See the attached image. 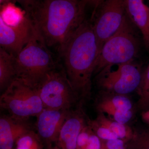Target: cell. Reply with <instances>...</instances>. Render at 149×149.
I'll use <instances>...</instances> for the list:
<instances>
[{
  "label": "cell",
  "instance_id": "1",
  "mask_svg": "<svg viewBox=\"0 0 149 149\" xmlns=\"http://www.w3.org/2000/svg\"><path fill=\"white\" fill-rule=\"evenodd\" d=\"M100 49L91 20L85 19L67 41L60 54L72 89L80 102L91 95L94 74Z\"/></svg>",
  "mask_w": 149,
  "mask_h": 149
},
{
  "label": "cell",
  "instance_id": "2",
  "mask_svg": "<svg viewBox=\"0 0 149 149\" xmlns=\"http://www.w3.org/2000/svg\"><path fill=\"white\" fill-rule=\"evenodd\" d=\"M85 0H39L28 16L47 46L60 53L85 19Z\"/></svg>",
  "mask_w": 149,
  "mask_h": 149
},
{
  "label": "cell",
  "instance_id": "3",
  "mask_svg": "<svg viewBox=\"0 0 149 149\" xmlns=\"http://www.w3.org/2000/svg\"><path fill=\"white\" fill-rule=\"evenodd\" d=\"M48 47L34 26L28 42L15 56L16 78L36 89L46 74L56 66Z\"/></svg>",
  "mask_w": 149,
  "mask_h": 149
},
{
  "label": "cell",
  "instance_id": "4",
  "mask_svg": "<svg viewBox=\"0 0 149 149\" xmlns=\"http://www.w3.org/2000/svg\"><path fill=\"white\" fill-rule=\"evenodd\" d=\"M136 33L135 25L126 15L117 32L103 45L94 73L110 70L114 65L134 61L140 48V41Z\"/></svg>",
  "mask_w": 149,
  "mask_h": 149
},
{
  "label": "cell",
  "instance_id": "5",
  "mask_svg": "<svg viewBox=\"0 0 149 149\" xmlns=\"http://www.w3.org/2000/svg\"><path fill=\"white\" fill-rule=\"evenodd\" d=\"M0 106L11 116L22 120L37 116L45 109L36 89L17 78L3 92Z\"/></svg>",
  "mask_w": 149,
  "mask_h": 149
},
{
  "label": "cell",
  "instance_id": "6",
  "mask_svg": "<svg viewBox=\"0 0 149 149\" xmlns=\"http://www.w3.org/2000/svg\"><path fill=\"white\" fill-rule=\"evenodd\" d=\"M45 109L70 110L79 100L72 89L65 70H50L36 88Z\"/></svg>",
  "mask_w": 149,
  "mask_h": 149
},
{
  "label": "cell",
  "instance_id": "7",
  "mask_svg": "<svg viewBox=\"0 0 149 149\" xmlns=\"http://www.w3.org/2000/svg\"><path fill=\"white\" fill-rule=\"evenodd\" d=\"M142 77L141 70L133 61L118 65L116 70L99 73L97 83L106 93L125 95L139 88Z\"/></svg>",
  "mask_w": 149,
  "mask_h": 149
},
{
  "label": "cell",
  "instance_id": "8",
  "mask_svg": "<svg viewBox=\"0 0 149 149\" xmlns=\"http://www.w3.org/2000/svg\"><path fill=\"white\" fill-rule=\"evenodd\" d=\"M125 0H104L91 19L100 51L105 42L117 32L126 17Z\"/></svg>",
  "mask_w": 149,
  "mask_h": 149
},
{
  "label": "cell",
  "instance_id": "9",
  "mask_svg": "<svg viewBox=\"0 0 149 149\" xmlns=\"http://www.w3.org/2000/svg\"><path fill=\"white\" fill-rule=\"evenodd\" d=\"M33 28L32 20L27 15L21 23L13 26L6 24L0 18L1 48L15 56L28 42Z\"/></svg>",
  "mask_w": 149,
  "mask_h": 149
},
{
  "label": "cell",
  "instance_id": "10",
  "mask_svg": "<svg viewBox=\"0 0 149 149\" xmlns=\"http://www.w3.org/2000/svg\"><path fill=\"white\" fill-rule=\"evenodd\" d=\"M70 110L44 109L37 116V133L47 149H52Z\"/></svg>",
  "mask_w": 149,
  "mask_h": 149
},
{
  "label": "cell",
  "instance_id": "11",
  "mask_svg": "<svg viewBox=\"0 0 149 149\" xmlns=\"http://www.w3.org/2000/svg\"><path fill=\"white\" fill-rule=\"evenodd\" d=\"M81 109L70 111L52 149H77L78 135L87 123Z\"/></svg>",
  "mask_w": 149,
  "mask_h": 149
},
{
  "label": "cell",
  "instance_id": "12",
  "mask_svg": "<svg viewBox=\"0 0 149 149\" xmlns=\"http://www.w3.org/2000/svg\"><path fill=\"white\" fill-rule=\"evenodd\" d=\"M32 130L28 120H22L10 115L0 118V149H12L17 141Z\"/></svg>",
  "mask_w": 149,
  "mask_h": 149
},
{
  "label": "cell",
  "instance_id": "13",
  "mask_svg": "<svg viewBox=\"0 0 149 149\" xmlns=\"http://www.w3.org/2000/svg\"><path fill=\"white\" fill-rule=\"evenodd\" d=\"M125 13L130 21L140 30L144 44L149 51V6L144 0H125Z\"/></svg>",
  "mask_w": 149,
  "mask_h": 149
},
{
  "label": "cell",
  "instance_id": "14",
  "mask_svg": "<svg viewBox=\"0 0 149 149\" xmlns=\"http://www.w3.org/2000/svg\"><path fill=\"white\" fill-rule=\"evenodd\" d=\"M14 57L0 48V90L2 93L16 78Z\"/></svg>",
  "mask_w": 149,
  "mask_h": 149
},
{
  "label": "cell",
  "instance_id": "15",
  "mask_svg": "<svg viewBox=\"0 0 149 149\" xmlns=\"http://www.w3.org/2000/svg\"><path fill=\"white\" fill-rule=\"evenodd\" d=\"M95 120L101 125L111 130L118 139H122L126 143L133 137L134 133L129 127L125 124H121L115 120L108 119L102 113L99 112Z\"/></svg>",
  "mask_w": 149,
  "mask_h": 149
},
{
  "label": "cell",
  "instance_id": "16",
  "mask_svg": "<svg viewBox=\"0 0 149 149\" xmlns=\"http://www.w3.org/2000/svg\"><path fill=\"white\" fill-rule=\"evenodd\" d=\"M26 16L25 12L15 6V3H10L0 6V18L8 25H17Z\"/></svg>",
  "mask_w": 149,
  "mask_h": 149
},
{
  "label": "cell",
  "instance_id": "17",
  "mask_svg": "<svg viewBox=\"0 0 149 149\" xmlns=\"http://www.w3.org/2000/svg\"><path fill=\"white\" fill-rule=\"evenodd\" d=\"M16 149H43V143L37 133L31 130L17 141Z\"/></svg>",
  "mask_w": 149,
  "mask_h": 149
},
{
  "label": "cell",
  "instance_id": "18",
  "mask_svg": "<svg viewBox=\"0 0 149 149\" xmlns=\"http://www.w3.org/2000/svg\"><path fill=\"white\" fill-rule=\"evenodd\" d=\"M126 149H149V130L135 132L126 143Z\"/></svg>",
  "mask_w": 149,
  "mask_h": 149
},
{
  "label": "cell",
  "instance_id": "19",
  "mask_svg": "<svg viewBox=\"0 0 149 149\" xmlns=\"http://www.w3.org/2000/svg\"><path fill=\"white\" fill-rule=\"evenodd\" d=\"M87 122L93 132L102 141H109L118 139L116 135L111 130L101 125L95 120H89Z\"/></svg>",
  "mask_w": 149,
  "mask_h": 149
},
{
  "label": "cell",
  "instance_id": "20",
  "mask_svg": "<svg viewBox=\"0 0 149 149\" xmlns=\"http://www.w3.org/2000/svg\"><path fill=\"white\" fill-rule=\"evenodd\" d=\"M139 89L140 95L139 106L145 108L149 104V65L143 74L142 82Z\"/></svg>",
  "mask_w": 149,
  "mask_h": 149
},
{
  "label": "cell",
  "instance_id": "21",
  "mask_svg": "<svg viewBox=\"0 0 149 149\" xmlns=\"http://www.w3.org/2000/svg\"><path fill=\"white\" fill-rule=\"evenodd\" d=\"M110 100L116 109L131 110L132 104L131 102L125 95L115 94L109 97Z\"/></svg>",
  "mask_w": 149,
  "mask_h": 149
},
{
  "label": "cell",
  "instance_id": "22",
  "mask_svg": "<svg viewBox=\"0 0 149 149\" xmlns=\"http://www.w3.org/2000/svg\"><path fill=\"white\" fill-rule=\"evenodd\" d=\"M93 130L88 122L80 131L77 140V149H85Z\"/></svg>",
  "mask_w": 149,
  "mask_h": 149
},
{
  "label": "cell",
  "instance_id": "23",
  "mask_svg": "<svg viewBox=\"0 0 149 149\" xmlns=\"http://www.w3.org/2000/svg\"><path fill=\"white\" fill-rule=\"evenodd\" d=\"M133 113L131 110L117 109L113 115V120L122 124H125L131 119Z\"/></svg>",
  "mask_w": 149,
  "mask_h": 149
},
{
  "label": "cell",
  "instance_id": "24",
  "mask_svg": "<svg viewBox=\"0 0 149 149\" xmlns=\"http://www.w3.org/2000/svg\"><path fill=\"white\" fill-rule=\"evenodd\" d=\"M39 0H16L28 16L32 13Z\"/></svg>",
  "mask_w": 149,
  "mask_h": 149
},
{
  "label": "cell",
  "instance_id": "25",
  "mask_svg": "<svg viewBox=\"0 0 149 149\" xmlns=\"http://www.w3.org/2000/svg\"><path fill=\"white\" fill-rule=\"evenodd\" d=\"M102 146V140L93 131L85 149H101Z\"/></svg>",
  "mask_w": 149,
  "mask_h": 149
},
{
  "label": "cell",
  "instance_id": "26",
  "mask_svg": "<svg viewBox=\"0 0 149 149\" xmlns=\"http://www.w3.org/2000/svg\"><path fill=\"white\" fill-rule=\"evenodd\" d=\"M104 1V0H85L86 7L89 6L92 9V14L91 19H92L95 16L96 12Z\"/></svg>",
  "mask_w": 149,
  "mask_h": 149
},
{
  "label": "cell",
  "instance_id": "27",
  "mask_svg": "<svg viewBox=\"0 0 149 149\" xmlns=\"http://www.w3.org/2000/svg\"><path fill=\"white\" fill-rule=\"evenodd\" d=\"M16 2V0H0V6L10 3H15Z\"/></svg>",
  "mask_w": 149,
  "mask_h": 149
},
{
  "label": "cell",
  "instance_id": "28",
  "mask_svg": "<svg viewBox=\"0 0 149 149\" xmlns=\"http://www.w3.org/2000/svg\"><path fill=\"white\" fill-rule=\"evenodd\" d=\"M101 149H126V146L123 147V148H116V149H106L105 148H103V147H102Z\"/></svg>",
  "mask_w": 149,
  "mask_h": 149
},
{
  "label": "cell",
  "instance_id": "29",
  "mask_svg": "<svg viewBox=\"0 0 149 149\" xmlns=\"http://www.w3.org/2000/svg\"><path fill=\"white\" fill-rule=\"evenodd\" d=\"M148 2L149 3V0H148Z\"/></svg>",
  "mask_w": 149,
  "mask_h": 149
},
{
  "label": "cell",
  "instance_id": "30",
  "mask_svg": "<svg viewBox=\"0 0 149 149\" xmlns=\"http://www.w3.org/2000/svg\"></svg>",
  "mask_w": 149,
  "mask_h": 149
}]
</instances>
